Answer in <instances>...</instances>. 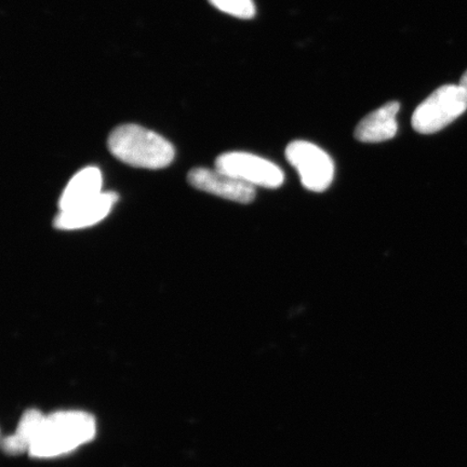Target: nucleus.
Here are the masks:
<instances>
[{
  "instance_id": "f257e3e1",
  "label": "nucleus",
  "mask_w": 467,
  "mask_h": 467,
  "mask_svg": "<svg viewBox=\"0 0 467 467\" xmlns=\"http://www.w3.org/2000/svg\"><path fill=\"white\" fill-rule=\"evenodd\" d=\"M108 146L117 160L150 171L171 165L175 155L173 145L168 140L133 124L115 128L109 134Z\"/></svg>"
},
{
  "instance_id": "f03ea898",
  "label": "nucleus",
  "mask_w": 467,
  "mask_h": 467,
  "mask_svg": "<svg viewBox=\"0 0 467 467\" xmlns=\"http://www.w3.org/2000/svg\"><path fill=\"white\" fill-rule=\"evenodd\" d=\"M96 435V421L83 411H60L45 416L29 454L35 458H54L74 451Z\"/></svg>"
},
{
  "instance_id": "7ed1b4c3",
  "label": "nucleus",
  "mask_w": 467,
  "mask_h": 467,
  "mask_svg": "<svg viewBox=\"0 0 467 467\" xmlns=\"http://www.w3.org/2000/svg\"><path fill=\"white\" fill-rule=\"evenodd\" d=\"M467 109V92L460 85H446L419 105L412 115L413 130L433 134L451 125Z\"/></svg>"
},
{
  "instance_id": "20e7f679",
  "label": "nucleus",
  "mask_w": 467,
  "mask_h": 467,
  "mask_svg": "<svg viewBox=\"0 0 467 467\" xmlns=\"http://www.w3.org/2000/svg\"><path fill=\"white\" fill-rule=\"evenodd\" d=\"M285 157L300 175L306 189L324 192L335 178V163L324 150L307 141H294L285 150Z\"/></svg>"
},
{
  "instance_id": "39448f33",
  "label": "nucleus",
  "mask_w": 467,
  "mask_h": 467,
  "mask_svg": "<svg viewBox=\"0 0 467 467\" xmlns=\"http://www.w3.org/2000/svg\"><path fill=\"white\" fill-rule=\"evenodd\" d=\"M215 168L254 188L278 189L285 181L282 169L275 163L244 151L220 155L215 161Z\"/></svg>"
},
{
  "instance_id": "423d86ee",
  "label": "nucleus",
  "mask_w": 467,
  "mask_h": 467,
  "mask_svg": "<svg viewBox=\"0 0 467 467\" xmlns=\"http://www.w3.org/2000/svg\"><path fill=\"white\" fill-rule=\"evenodd\" d=\"M189 183L197 190L209 192L224 200L238 203H250L254 201L255 188L253 185L232 177L215 168H195L188 175Z\"/></svg>"
},
{
  "instance_id": "0eeeda50",
  "label": "nucleus",
  "mask_w": 467,
  "mask_h": 467,
  "mask_svg": "<svg viewBox=\"0 0 467 467\" xmlns=\"http://www.w3.org/2000/svg\"><path fill=\"white\" fill-rule=\"evenodd\" d=\"M119 201V195L114 192H102L90 202L79 204L58 213L54 225L61 231H74L86 229L99 223L107 218L115 202Z\"/></svg>"
},
{
  "instance_id": "6e6552de",
  "label": "nucleus",
  "mask_w": 467,
  "mask_h": 467,
  "mask_svg": "<svg viewBox=\"0 0 467 467\" xmlns=\"http://www.w3.org/2000/svg\"><path fill=\"white\" fill-rule=\"evenodd\" d=\"M400 109L399 102H389L373 110L356 127V139L364 143H379L393 139L399 130L397 114Z\"/></svg>"
},
{
  "instance_id": "1a4fd4ad",
  "label": "nucleus",
  "mask_w": 467,
  "mask_h": 467,
  "mask_svg": "<svg viewBox=\"0 0 467 467\" xmlns=\"http://www.w3.org/2000/svg\"><path fill=\"white\" fill-rule=\"evenodd\" d=\"M102 181V173L97 167H88L76 173L58 200L60 212L78 207L101 195Z\"/></svg>"
},
{
  "instance_id": "9d476101",
  "label": "nucleus",
  "mask_w": 467,
  "mask_h": 467,
  "mask_svg": "<svg viewBox=\"0 0 467 467\" xmlns=\"http://www.w3.org/2000/svg\"><path fill=\"white\" fill-rule=\"evenodd\" d=\"M44 419V414L36 409L27 410L23 414L16 433L4 438L2 442L4 451L9 454L29 451V448L42 428Z\"/></svg>"
},
{
  "instance_id": "9b49d317",
  "label": "nucleus",
  "mask_w": 467,
  "mask_h": 467,
  "mask_svg": "<svg viewBox=\"0 0 467 467\" xmlns=\"http://www.w3.org/2000/svg\"><path fill=\"white\" fill-rule=\"evenodd\" d=\"M214 8L238 19H253L255 16L254 0H209Z\"/></svg>"
},
{
  "instance_id": "f8f14e48",
  "label": "nucleus",
  "mask_w": 467,
  "mask_h": 467,
  "mask_svg": "<svg viewBox=\"0 0 467 467\" xmlns=\"http://www.w3.org/2000/svg\"><path fill=\"white\" fill-rule=\"evenodd\" d=\"M461 87L464 88V90L467 92V71L463 74L462 78L460 80Z\"/></svg>"
}]
</instances>
